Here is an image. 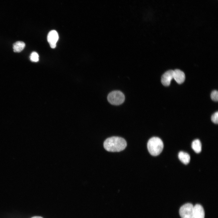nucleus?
Wrapping results in <instances>:
<instances>
[{
	"label": "nucleus",
	"mask_w": 218,
	"mask_h": 218,
	"mask_svg": "<svg viewBox=\"0 0 218 218\" xmlns=\"http://www.w3.org/2000/svg\"><path fill=\"white\" fill-rule=\"evenodd\" d=\"M212 121L215 124L218 123V112L217 111L213 114L211 117Z\"/></svg>",
	"instance_id": "14"
},
{
	"label": "nucleus",
	"mask_w": 218,
	"mask_h": 218,
	"mask_svg": "<svg viewBox=\"0 0 218 218\" xmlns=\"http://www.w3.org/2000/svg\"><path fill=\"white\" fill-rule=\"evenodd\" d=\"M185 78L184 73L179 69L173 70V78L179 84H181L185 81Z\"/></svg>",
	"instance_id": "8"
},
{
	"label": "nucleus",
	"mask_w": 218,
	"mask_h": 218,
	"mask_svg": "<svg viewBox=\"0 0 218 218\" xmlns=\"http://www.w3.org/2000/svg\"><path fill=\"white\" fill-rule=\"evenodd\" d=\"M107 99L111 104L114 105H119L124 102L125 96L121 91H112L108 94Z\"/></svg>",
	"instance_id": "3"
},
{
	"label": "nucleus",
	"mask_w": 218,
	"mask_h": 218,
	"mask_svg": "<svg viewBox=\"0 0 218 218\" xmlns=\"http://www.w3.org/2000/svg\"><path fill=\"white\" fill-rule=\"evenodd\" d=\"M39 56L37 53L35 51L32 52L30 54V58L33 62H37L39 61Z\"/></svg>",
	"instance_id": "12"
},
{
	"label": "nucleus",
	"mask_w": 218,
	"mask_h": 218,
	"mask_svg": "<svg viewBox=\"0 0 218 218\" xmlns=\"http://www.w3.org/2000/svg\"><path fill=\"white\" fill-rule=\"evenodd\" d=\"M173 70H170L166 72L161 77V82L164 86H169L171 81L173 78Z\"/></svg>",
	"instance_id": "6"
},
{
	"label": "nucleus",
	"mask_w": 218,
	"mask_h": 218,
	"mask_svg": "<svg viewBox=\"0 0 218 218\" xmlns=\"http://www.w3.org/2000/svg\"><path fill=\"white\" fill-rule=\"evenodd\" d=\"M193 206L190 203H187L182 206L179 211L181 217L193 218Z\"/></svg>",
	"instance_id": "4"
},
{
	"label": "nucleus",
	"mask_w": 218,
	"mask_h": 218,
	"mask_svg": "<svg viewBox=\"0 0 218 218\" xmlns=\"http://www.w3.org/2000/svg\"><path fill=\"white\" fill-rule=\"evenodd\" d=\"M25 45L24 42L20 41H17L13 45V51L15 52H20L24 49Z\"/></svg>",
	"instance_id": "10"
},
{
	"label": "nucleus",
	"mask_w": 218,
	"mask_h": 218,
	"mask_svg": "<svg viewBox=\"0 0 218 218\" xmlns=\"http://www.w3.org/2000/svg\"><path fill=\"white\" fill-rule=\"evenodd\" d=\"M191 147L196 153H200L201 151V144L199 139L194 140L192 142Z\"/></svg>",
	"instance_id": "11"
},
{
	"label": "nucleus",
	"mask_w": 218,
	"mask_h": 218,
	"mask_svg": "<svg viewBox=\"0 0 218 218\" xmlns=\"http://www.w3.org/2000/svg\"><path fill=\"white\" fill-rule=\"evenodd\" d=\"M147 147L149 152L151 155L157 156L162 151L164 144L160 138L157 137H153L148 140Z\"/></svg>",
	"instance_id": "2"
},
{
	"label": "nucleus",
	"mask_w": 218,
	"mask_h": 218,
	"mask_svg": "<svg viewBox=\"0 0 218 218\" xmlns=\"http://www.w3.org/2000/svg\"><path fill=\"white\" fill-rule=\"evenodd\" d=\"M31 218H43L42 217L40 216H34Z\"/></svg>",
	"instance_id": "15"
},
{
	"label": "nucleus",
	"mask_w": 218,
	"mask_h": 218,
	"mask_svg": "<svg viewBox=\"0 0 218 218\" xmlns=\"http://www.w3.org/2000/svg\"><path fill=\"white\" fill-rule=\"evenodd\" d=\"M127 144L125 140L119 137H112L107 139L104 143V147L107 151L118 152L124 150Z\"/></svg>",
	"instance_id": "1"
},
{
	"label": "nucleus",
	"mask_w": 218,
	"mask_h": 218,
	"mask_svg": "<svg viewBox=\"0 0 218 218\" xmlns=\"http://www.w3.org/2000/svg\"><path fill=\"white\" fill-rule=\"evenodd\" d=\"M178 157L180 160L185 164H188L190 160V156L187 153L180 151L179 152Z\"/></svg>",
	"instance_id": "9"
},
{
	"label": "nucleus",
	"mask_w": 218,
	"mask_h": 218,
	"mask_svg": "<svg viewBox=\"0 0 218 218\" xmlns=\"http://www.w3.org/2000/svg\"><path fill=\"white\" fill-rule=\"evenodd\" d=\"M205 213L203 207L197 204L193 206V218H204Z\"/></svg>",
	"instance_id": "7"
},
{
	"label": "nucleus",
	"mask_w": 218,
	"mask_h": 218,
	"mask_svg": "<svg viewBox=\"0 0 218 218\" xmlns=\"http://www.w3.org/2000/svg\"><path fill=\"white\" fill-rule=\"evenodd\" d=\"M47 38L51 47L52 48H55L59 38L57 31L55 30L50 31L48 34Z\"/></svg>",
	"instance_id": "5"
},
{
	"label": "nucleus",
	"mask_w": 218,
	"mask_h": 218,
	"mask_svg": "<svg viewBox=\"0 0 218 218\" xmlns=\"http://www.w3.org/2000/svg\"><path fill=\"white\" fill-rule=\"evenodd\" d=\"M211 99L214 101H217L218 100V92L216 90L213 91L211 94Z\"/></svg>",
	"instance_id": "13"
}]
</instances>
